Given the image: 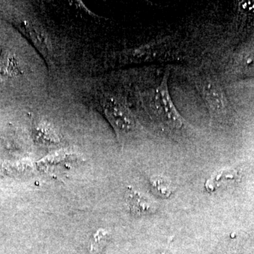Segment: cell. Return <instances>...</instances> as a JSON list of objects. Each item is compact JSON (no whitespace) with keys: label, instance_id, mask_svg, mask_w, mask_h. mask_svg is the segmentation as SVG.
Returning <instances> with one entry per match:
<instances>
[{"label":"cell","instance_id":"8fae6325","mask_svg":"<svg viewBox=\"0 0 254 254\" xmlns=\"http://www.w3.org/2000/svg\"><path fill=\"white\" fill-rule=\"evenodd\" d=\"M166 251L167 250H165V251H164V252H162V253L159 254H166Z\"/></svg>","mask_w":254,"mask_h":254},{"label":"cell","instance_id":"5b68a950","mask_svg":"<svg viewBox=\"0 0 254 254\" xmlns=\"http://www.w3.org/2000/svg\"><path fill=\"white\" fill-rule=\"evenodd\" d=\"M126 200L128 210L135 215H152L158 210L159 205L157 202L131 189L127 191Z\"/></svg>","mask_w":254,"mask_h":254},{"label":"cell","instance_id":"ba28073f","mask_svg":"<svg viewBox=\"0 0 254 254\" xmlns=\"http://www.w3.org/2000/svg\"><path fill=\"white\" fill-rule=\"evenodd\" d=\"M36 137L38 143L42 145H57L60 142L56 131L47 122L38 120L35 126Z\"/></svg>","mask_w":254,"mask_h":254},{"label":"cell","instance_id":"6da1fadb","mask_svg":"<svg viewBox=\"0 0 254 254\" xmlns=\"http://www.w3.org/2000/svg\"><path fill=\"white\" fill-rule=\"evenodd\" d=\"M170 71L166 69L158 85L145 95L146 111L158 126L171 136H180L187 131V124L174 104L168 88Z\"/></svg>","mask_w":254,"mask_h":254},{"label":"cell","instance_id":"3957f363","mask_svg":"<svg viewBox=\"0 0 254 254\" xmlns=\"http://www.w3.org/2000/svg\"><path fill=\"white\" fill-rule=\"evenodd\" d=\"M194 83L211 120L216 122L225 118L229 111L228 100L216 78L211 75H199L195 77Z\"/></svg>","mask_w":254,"mask_h":254},{"label":"cell","instance_id":"52a82bcc","mask_svg":"<svg viewBox=\"0 0 254 254\" xmlns=\"http://www.w3.org/2000/svg\"><path fill=\"white\" fill-rule=\"evenodd\" d=\"M150 188L153 194L161 198H170L176 190V187L168 177L160 175L150 179Z\"/></svg>","mask_w":254,"mask_h":254},{"label":"cell","instance_id":"8992f818","mask_svg":"<svg viewBox=\"0 0 254 254\" xmlns=\"http://www.w3.org/2000/svg\"><path fill=\"white\" fill-rule=\"evenodd\" d=\"M22 74L16 54L9 47H2L0 52V84Z\"/></svg>","mask_w":254,"mask_h":254},{"label":"cell","instance_id":"7a4b0ae2","mask_svg":"<svg viewBox=\"0 0 254 254\" xmlns=\"http://www.w3.org/2000/svg\"><path fill=\"white\" fill-rule=\"evenodd\" d=\"M99 110L113 127L120 144H125L139 131L136 119L123 99L110 93L98 99Z\"/></svg>","mask_w":254,"mask_h":254},{"label":"cell","instance_id":"9c48e42d","mask_svg":"<svg viewBox=\"0 0 254 254\" xmlns=\"http://www.w3.org/2000/svg\"><path fill=\"white\" fill-rule=\"evenodd\" d=\"M240 179V173L233 169H226L214 173L205 182V189L208 192L214 191L222 182L238 181Z\"/></svg>","mask_w":254,"mask_h":254},{"label":"cell","instance_id":"277c9868","mask_svg":"<svg viewBox=\"0 0 254 254\" xmlns=\"http://www.w3.org/2000/svg\"><path fill=\"white\" fill-rule=\"evenodd\" d=\"M20 30L27 36L28 39L31 41L35 48L39 51L42 56L46 60L48 64H50L53 61V48L51 43H50L46 32L43 28L28 20H23L18 23Z\"/></svg>","mask_w":254,"mask_h":254},{"label":"cell","instance_id":"30bf717a","mask_svg":"<svg viewBox=\"0 0 254 254\" xmlns=\"http://www.w3.org/2000/svg\"><path fill=\"white\" fill-rule=\"evenodd\" d=\"M110 236L109 232L103 229H100L98 231H97L91 242V252H98L103 250L109 240Z\"/></svg>","mask_w":254,"mask_h":254}]
</instances>
